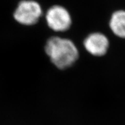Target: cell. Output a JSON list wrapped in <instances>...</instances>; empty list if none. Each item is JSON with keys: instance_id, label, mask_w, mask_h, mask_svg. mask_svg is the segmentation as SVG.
I'll use <instances>...</instances> for the list:
<instances>
[{"instance_id": "obj_1", "label": "cell", "mask_w": 125, "mask_h": 125, "mask_svg": "<svg viewBox=\"0 0 125 125\" xmlns=\"http://www.w3.org/2000/svg\"><path fill=\"white\" fill-rule=\"evenodd\" d=\"M45 52L51 61L59 70H64L73 67L80 57V52L71 39L52 37L47 41Z\"/></svg>"}, {"instance_id": "obj_2", "label": "cell", "mask_w": 125, "mask_h": 125, "mask_svg": "<svg viewBox=\"0 0 125 125\" xmlns=\"http://www.w3.org/2000/svg\"><path fill=\"white\" fill-rule=\"evenodd\" d=\"M47 24L50 29L56 32H64L71 29L73 26V17L65 7L59 5L52 6L46 14Z\"/></svg>"}, {"instance_id": "obj_3", "label": "cell", "mask_w": 125, "mask_h": 125, "mask_svg": "<svg viewBox=\"0 0 125 125\" xmlns=\"http://www.w3.org/2000/svg\"><path fill=\"white\" fill-rule=\"evenodd\" d=\"M42 14L40 4L34 0H22L13 13L15 19L20 24L31 26L38 21Z\"/></svg>"}, {"instance_id": "obj_4", "label": "cell", "mask_w": 125, "mask_h": 125, "mask_svg": "<svg viewBox=\"0 0 125 125\" xmlns=\"http://www.w3.org/2000/svg\"><path fill=\"white\" fill-rule=\"evenodd\" d=\"M85 51L94 57H103L108 52L110 41L105 34L101 32H93L89 34L83 41Z\"/></svg>"}, {"instance_id": "obj_5", "label": "cell", "mask_w": 125, "mask_h": 125, "mask_svg": "<svg viewBox=\"0 0 125 125\" xmlns=\"http://www.w3.org/2000/svg\"><path fill=\"white\" fill-rule=\"evenodd\" d=\"M108 26L114 36L125 40V9H118L111 14Z\"/></svg>"}]
</instances>
